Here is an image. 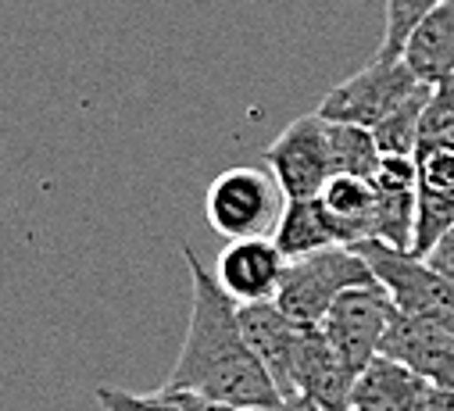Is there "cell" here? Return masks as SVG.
I'll use <instances>...</instances> for the list:
<instances>
[{
  "instance_id": "8",
  "label": "cell",
  "mask_w": 454,
  "mask_h": 411,
  "mask_svg": "<svg viewBox=\"0 0 454 411\" xmlns=\"http://www.w3.org/2000/svg\"><path fill=\"white\" fill-rule=\"evenodd\" d=\"M286 272V258L272 237H247L230 240L218 254L215 279L237 304H262L276 300L279 283Z\"/></svg>"
},
{
  "instance_id": "23",
  "label": "cell",
  "mask_w": 454,
  "mask_h": 411,
  "mask_svg": "<svg viewBox=\"0 0 454 411\" xmlns=\"http://www.w3.org/2000/svg\"><path fill=\"white\" fill-rule=\"evenodd\" d=\"M269 411H315V407H311V400H304V397L297 393V397H283V400H279L276 407H269Z\"/></svg>"
},
{
  "instance_id": "9",
  "label": "cell",
  "mask_w": 454,
  "mask_h": 411,
  "mask_svg": "<svg viewBox=\"0 0 454 411\" xmlns=\"http://www.w3.org/2000/svg\"><path fill=\"white\" fill-rule=\"evenodd\" d=\"M237 315H240V330H244L251 351L265 365V372L276 383L279 397H297V390H294V361H297V347H301L304 326L294 322L286 312H279L276 300L237 304Z\"/></svg>"
},
{
  "instance_id": "6",
  "label": "cell",
  "mask_w": 454,
  "mask_h": 411,
  "mask_svg": "<svg viewBox=\"0 0 454 411\" xmlns=\"http://www.w3.org/2000/svg\"><path fill=\"white\" fill-rule=\"evenodd\" d=\"M419 86H422V79L404 65V58H397V61L372 58L362 72H355L351 79H344L322 97L318 115L325 122L376 129Z\"/></svg>"
},
{
  "instance_id": "10",
  "label": "cell",
  "mask_w": 454,
  "mask_h": 411,
  "mask_svg": "<svg viewBox=\"0 0 454 411\" xmlns=\"http://www.w3.org/2000/svg\"><path fill=\"white\" fill-rule=\"evenodd\" d=\"M380 354L404 361L422 379H429L436 390H454V333L397 312L387 326Z\"/></svg>"
},
{
  "instance_id": "22",
  "label": "cell",
  "mask_w": 454,
  "mask_h": 411,
  "mask_svg": "<svg viewBox=\"0 0 454 411\" xmlns=\"http://www.w3.org/2000/svg\"><path fill=\"white\" fill-rule=\"evenodd\" d=\"M179 397V404L186 411H254V407H240V404H225V400H207V397H197V393H186V390H172Z\"/></svg>"
},
{
  "instance_id": "24",
  "label": "cell",
  "mask_w": 454,
  "mask_h": 411,
  "mask_svg": "<svg viewBox=\"0 0 454 411\" xmlns=\"http://www.w3.org/2000/svg\"><path fill=\"white\" fill-rule=\"evenodd\" d=\"M429 411H454V390H433Z\"/></svg>"
},
{
  "instance_id": "21",
  "label": "cell",
  "mask_w": 454,
  "mask_h": 411,
  "mask_svg": "<svg viewBox=\"0 0 454 411\" xmlns=\"http://www.w3.org/2000/svg\"><path fill=\"white\" fill-rule=\"evenodd\" d=\"M422 261H426L433 272H440L443 279H450V283H454V226H450V229H447V233L429 247V254H426Z\"/></svg>"
},
{
  "instance_id": "17",
  "label": "cell",
  "mask_w": 454,
  "mask_h": 411,
  "mask_svg": "<svg viewBox=\"0 0 454 411\" xmlns=\"http://www.w3.org/2000/svg\"><path fill=\"white\" fill-rule=\"evenodd\" d=\"M329 154H333V175H358V179H372L383 161L372 129L348 122H329Z\"/></svg>"
},
{
  "instance_id": "19",
  "label": "cell",
  "mask_w": 454,
  "mask_h": 411,
  "mask_svg": "<svg viewBox=\"0 0 454 411\" xmlns=\"http://www.w3.org/2000/svg\"><path fill=\"white\" fill-rule=\"evenodd\" d=\"M440 4V0H387V26H383V40L376 58L383 61H397L404 54L408 36L415 33V26Z\"/></svg>"
},
{
  "instance_id": "15",
  "label": "cell",
  "mask_w": 454,
  "mask_h": 411,
  "mask_svg": "<svg viewBox=\"0 0 454 411\" xmlns=\"http://www.w3.org/2000/svg\"><path fill=\"white\" fill-rule=\"evenodd\" d=\"M401 58L429 86L454 75V0H440V4L415 26Z\"/></svg>"
},
{
  "instance_id": "2",
  "label": "cell",
  "mask_w": 454,
  "mask_h": 411,
  "mask_svg": "<svg viewBox=\"0 0 454 411\" xmlns=\"http://www.w3.org/2000/svg\"><path fill=\"white\" fill-rule=\"evenodd\" d=\"M365 283H376L369 261L355 247L333 244V247H322V251L286 261L276 304L294 322L318 326L340 293L351 286H365Z\"/></svg>"
},
{
  "instance_id": "16",
  "label": "cell",
  "mask_w": 454,
  "mask_h": 411,
  "mask_svg": "<svg viewBox=\"0 0 454 411\" xmlns=\"http://www.w3.org/2000/svg\"><path fill=\"white\" fill-rule=\"evenodd\" d=\"M276 247L283 251L286 261L294 258H304L311 251H322V247H333L340 244L336 233H333V222L322 208L318 197H301V200H286L283 204V215L276 222V233H272Z\"/></svg>"
},
{
  "instance_id": "18",
  "label": "cell",
  "mask_w": 454,
  "mask_h": 411,
  "mask_svg": "<svg viewBox=\"0 0 454 411\" xmlns=\"http://www.w3.org/2000/svg\"><path fill=\"white\" fill-rule=\"evenodd\" d=\"M429 82H422L404 105H397L376 129V143H380V154L383 158H411L415 154V143H419V126H422V112H426V100H429Z\"/></svg>"
},
{
  "instance_id": "3",
  "label": "cell",
  "mask_w": 454,
  "mask_h": 411,
  "mask_svg": "<svg viewBox=\"0 0 454 411\" xmlns=\"http://www.w3.org/2000/svg\"><path fill=\"white\" fill-rule=\"evenodd\" d=\"M286 193L272 179L269 168L237 165L222 172L204 197L207 226L225 240H247V237H272L283 215Z\"/></svg>"
},
{
  "instance_id": "1",
  "label": "cell",
  "mask_w": 454,
  "mask_h": 411,
  "mask_svg": "<svg viewBox=\"0 0 454 411\" xmlns=\"http://www.w3.org/2000/svg\"><path fill=\"white\" fill-rule=\"evenodd\" d=\"M183 261L193 279L190 326L165 386L254 411L276 407L283 397L240 330L237 300L218 286V279L186 244H183Z\"/></svg>"
},
{
  "instance_id": "20",
  "label": "cell",
  "mask_w": 454,
  "mask_h": 411,
  "mask_svg": "<svg viewBox=\"0 0 454 411\" xmlns=\"http://www.w3.org/2000/svg\"><path fill=\"white\" fill-rule=\"evenodd\" d=\"M93 397L104 411H186L168 386L151 390V393H137V390H122V386H97Z\"/></svg>"
},
{
  "instance_id": "11",
  "label": "cell",
  "mask_w": 454,
  "mask_h": 411,
  "mask_svg": "<svg viewBox=\"0 0 454 411\" xmlns=\"http://www.w3.org/2000/svg\"><path fill=\"white\" fill-rule=\"evenodd\" d=\"M355 372L336 358L325 333L318 326H304L297 361H294V390L311 400L315 411H351Z\"/></svg>"
},
{
  "instance_id": "12",
  "label": "cell",
  "mask_w": 454,
  "mask_h": 411,
  "mask_svg": "<svg viewBox=\"0 0 454 411\" xmlns=\"http://www.w3.org/2000/svg\"><path fill=\"white\" fill-rule=\"evenodd\" d=\"M433 383L404 361L376 354L351 386V411H429Z\"/></svg>"
},
{
  "instance_id": "5",
  "label": "cell",
  "mask_w": 454,
  "mask_h": 411,
  "mask_svg": "<svg viewBox=\"0 0 454 411\" xmlns=\"http://www.w3.org/2000/svg\"><path fill=\"white\" fill-rule=\"evenodd\" d=\"M394 315H397V304L383 290V283L376 279V283L351 286V290L340 293L325 312V319L318 322V330L325 333L336 358L358 376L380 354L387 326Z\"/></svg>"
},
{
  "instance_id": "13",
  "label": "cell",
  "mask_w": 454,
  "mask_h": 411,
  "mask_svg": "<svg viewBox=\"0 0 454 411\" xmlns=\"http://www.w3.org/2000/svg\"><path fill=\"white\" fill-rule=\"evenodd\" d=\"M376 190V226L372 240H383L397 251H411L415 244V215H419V190H415V161L411 158H383L372 175Z\"/></svg>"
},
{
  "instance_id": "4",
  "label": "cell",
  "mask_w": 454,
  "mask_h": 411,
  "mask_svg": "<svg viewBox=\"0 0 454 411\" xmlns=\"http://www.w3.org/2000/svg\"><path fill=\"white\" fill-rule=\"evenodd\" d=\"M355 251L369 261L372 275L394 297L397 312L426 319V322L454 333V283L450 279L433 272L411 251H397L383 240H362V244H355Z\"/></svg>"
},
{
  "instance_id": "7",
  "label": "cell",
  "mask_w": 454,
  "mask_h": 411,
  "mask_svg": "<svg viewBox=\"0 0 454 411\" xmlns=\"http://www.w3.org/2000/svg\"><path fill=\"white\" fill-rule=\"evenodd\" d=\"M265 165L286 200L301 197H318V190L333 175V154H329V122L311 112L294 119L269 147H265Z\"/></svg>"
},
{
  "instance_id": "14",
  "label": "cell",
  "mask_w": 454,
  "mask_h": 411,
  "mask_svg": "<svg viewBox=\"0 0 454 411\" xmlns=\"http://www.w3.org/2000/svg\"><path fill=\"white\" fill-rule=\"evenodd\" d=\"M318 200H322L329 222H333L336 240L344 247L372 240V226H376V190H372V179L329 175V182L318 190Z\"/></svg>"
}]
</instances>
